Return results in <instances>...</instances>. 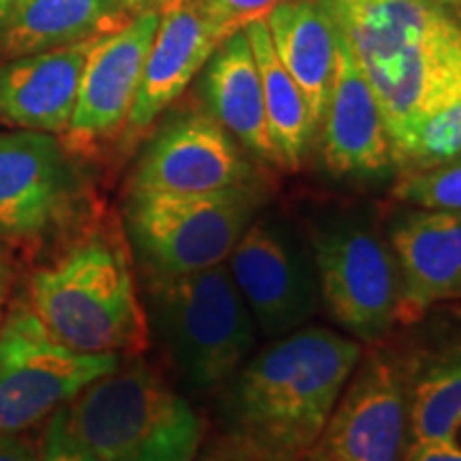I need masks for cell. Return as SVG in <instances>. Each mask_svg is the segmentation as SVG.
<instances>
[{
	"label": "cell",
	"mask_w": 461,
	"mask_h": 461,
	"mask_svg": "<svg viewBox=\"0 0 461 461\" xmlns=\"http://www.w3.org/2000/svg\"><path fill=\"white\" fill-rule=\"evenodd\" d=\"M0 461H41V448L24 434H0Z\"/></svg>",
	"instance_id": "27"
},
{
	"label": "cell",
	"mask_w": 461,
	"mask_h": 461,
	"mask_svg": "<svg viewBox=\"0 0 461 461\" xmlns=\"http://www.w3.org/2000/svg\"><path fill=\"white\" fill-rule=\"evenodd\" d=\"M26 302L50 336L75 353L122 357L146 344L148 319L118 229L86 230L34 269Z\"/></svg>",
	"instance_id": "3"
},
{
	"label": "cell",
	"mask_w": 461,
	"mask_h": 461,
	"mask_svg": "<svg viewBox=\"0 0 461 461\" xmlns=\"http://www.w3.org/2000/svg\"><path fill=\"white\" fill-rule=\"evenodd\" d=\"M361 357V342L325 327L276 338L218 391L229 448L261 461H302Z\"/></svg>",
	"instance_id": "1"
},
{
	"label": "cell",
	"mask_w": 461,
	"mask_h": 461,
	"mask_svg": "<svg viewBox=\"0 0 461 461\" xmlns=\"http://www.w3.org/2000/svg\"><path fill=\"white\" fill-rule=\"evenodd\" d=\"M227 269L265 338L302 330L319 310L314 261L282 222H252L229 255Z\"/></svg>",
	"instance_id": "11"
},
{
	"label": "cell",
	"mask_w": 461,
	"mask_h": 461,
	"mask_svg": "<svg viewBox=\"0 0 461 461\" xmlns=\"http://www.w3.org/2000/svg\"><path fill=\"white\" fill-rule=\"evenodd\" d=\"M82 184L68 149L51 132L0 135V238L37 241L77 214Z\"/></svg>",
	"instance_id": "10"
},
{
	"label": "cell",
	"mask_w": 461,
	"mask_h": 461,
	"mask_svg": "<svg viewBox=\"0 0 461 461\" xmlns=\"http://www.w3.org/2000/svg\"><path fill=\"white\" fill-rule=\"evenodd\" d=\"M224 37L199 0H167L126 120L131 137L157 122L207 65Z\"/></svg>",
	"instance_id": "15"
},
{
	"label": "cell",
	"mask_w": 461,
	"mask_h": 461,
	"mask_svg": "<svg viewBox=\"0 0 461 461\" xmlns=\"http://www.w3.org/2000/svg\"><path fill=\"white\" fill-rule=\"evenodd\" d=\"M265 22L276 54L302 90L319 131L336 77V24L321 0H282Z\"/></svg>",
	"instance_id": "18"
},
{
	"label": "cell",
	"mask_w": 461,
	"mask_h": 461,
	"mask_svg": "<svg viewBox=\"0 0 461 461\" xmlns=\"http://www.w3.org/2000/svg\"><path fill=\"white\" fill-rule=\"evenodd\" d=\"M96 39L3 62L0 120L24 131L62 135L71 122L86 60Z\"/></svg>",
	"instance_id": "17"
},
{
	"label": "cell",
	"mask_w": 461,
	"mask_h": 461,
	"mask_svg": "<svg viewBox=\"0 0 461 461\" xmlns=\"http://www.w3.org/2000/svg\"><path fill=\"white\" fill-rule=\"evenodd\" d=\"M261 75L265 113H267L269 140H272L278 167L286 171H299L308 158L310 143L316 137V126L310 115L302 90L288 75L276 54L267 22L255 20L246 26Z\"/></svg>",
	"instance_id": "22"
},
{
	"label": "cell",
	"mask_w": 461,
	"mask_h": 461,
	"mask_svg": "<svg viewBox=\"0 0 461 461\" xmlns=\"http://www.w3.org/2000/svg\"><path fill=\"white\" fill-rule=\"evenodd\" d=\"M336 48V77L321 124L322 165L338 177L380 176L393 165L383 112L338 28Z\"/></svg>",
	"instance_id": "16"
},
{
	"label": "cell",
	"mask_w": 461,
	"mask_h": 461,
	"mask_svg": "<svg viewBox=\"0 0 461 461\" xmlns=\"http://www.w3.org/2000/svg\"><path fill=\"white\" fill-rule=\"evenodd\" d=\"M14 285V265L5 250H0V327H3L5 316H7V299Z\"/></svg>",
	"instance_id": "29"
},
{
	"label": "cell",
	"mask_w": 461,
	"mask_h": 461,
	"mask_svg": "<svg viewBox=\"0 0 461 461\" xmlns=\"http://www.w3.org/2000/svg\"><path fill=\"white\" fill-rule=\"evenodd\" d=\"M201 90L212 115L241 146L265 163L278 165L269 140L261 75L246 28L222 39L207 60Z\"/></svg>",
	"instance_id": "19"
},
{
	"label": "cell",
	"mask_w": 461,
	"mask_h": 461,
	"mask_svg": "<svg viewBox=\"0 0 461 461\" xmlns=\"http://www.w3.org/2000/svg\"><path fill=\"white\" fill-rule=\"evenodd\" d=\"M120 0H11L0 22L9 56L39 54L118 31L124 22Z\"/></svg>",
	"instance_id": "20"
},
{
	"label": "cell",
	"mask_w": 461,
	"mask_h": 461,
	"mask_svg": "<svg viewBox=\"0 0 461 461\" xmlns=\"http://www.w3.org/2000/svg\"><path fill=\"white\" fill-rule=\"evenodd\" d=\"M391 157L402 173L431 169L461 157V101L414 126L397 146L391 148Z\"/></svg>",
	"instance_id": "23"
},
{
	"label": "cell",
	"mask_w": 461,
	"mask_h": 461,
	"mask_svg": "<svg viewBox=\"0 0 461 461\" xmlns=\"http://www.w3.org/2000/svg\"><path fill=\"white\" fill-rule=\"evenodd\" d=\"M68 428L103 461H197L203 420L141 361L88 384L65 406Z\"/></svg>",
	"instance_id": "5"
},
{
	"label": "cell",
	"mask_w": 461,
	"mask_h": 461,
	"mask_svg": "<svg viewBox=\"0 0 461 461\" xmlns=\"http://www.w3.org/2000/svg\"><path fill=\"white\" fill-rule=\"evenodd\" d=\"M393 194L414 210L461 212V157L431 169L402 173Z\"/></svg>",
	"instance_id": "24"
},
{
	"label": "cell",
	"mask_w": 461,
	"mask_h": 461,
	"mask_svg": "<svg viewBox=\"0 0 461 461\" xmlns=\"http://www.w3.org/2000/svg\"><path fill=\"white\" fill-rule=\"evenodd\" d=\"M252 182V167L214 115L182 113L160 126L131 177V193H218Z\"/></svg>",
	"instance_id": "12"
},
{
	"label": "cell",
	"mask_w": 461,
	"mask_h": 461,
	"mask_svg": "<svg viewBox=\"0 0 461 461\" xmlns=\"http://www.w3.org/2000/svg\"><path fill=\"white\" fill-rule=\"evenodd\" d=\"M165 3L167 0H120V5H122L126 15H137V14H143V11H152V9L160 11Z\"/></svg>",
	"instance_id": "30"
},
{
	"label": "cell",
	"mask_w": 461,
	"mask_h": 461,
	"mask_svg": "<svg viewBox=\"0 0 461 461\" xmlns=\"http://www.w3.org/2000/svg\"><path fill=\"white\" fill-rule=\"evenodd\" d=\"M9 3H11V0H0V22H3V17H5V11H7Z\"/></svg>",
	"instance_id": "33"
},
{
	"label": "cell",
	"mask_w": 461,
	"mask_h": 461,
	"mask_svg": "<svg viewBox=\"0 0 461 461\" xmlns=\"http://www.w3.org/2000/svg\"><path fill=\"white\" fill-rule=\"evenodd\" d=\"M312 261L327 312L361 344L389 336L400 316V269L370 222L336 218L312 233Z\"/></svg>",
	"instance_id": "8"
},
{
	"label": "cell",
	"mask_w": 461,
	"mask_h": 461,
	"mask_svg": "<svg viewBox=\"0 0 461 461\" xmlns=\"http://www.w3.org/2000/svg\"><path fill=\"white\" fill-rule=\"evenodd\" d=\"M199 461H261V459H255V457H250V455H244V453L235 451V448L227 447V448H222V451L203 455Z\"/></svg>",
	"instance_id": "31"
},
{
	"label": "cell",
	"mask_w": 461,
	"mask_h": 461,
	"mask_svg": "<svg viewBox=\"0 0 461 461\" xmlns=\"http://www.w3.org/2000/svg\"><path fill=\"white\" fill-rule=\"evenodd\" d=\"M387 241L400 269L397 321L411 325L434 305L461 302V212H406Z\"/></svg>",
	"instance_id": "14"
},
{
	"label": "cell",
	"mask_w": 461,
	"mask_h": 461,
	"mask_svg": "<svg viewBox=\"0 0 461 461\" xmlns=\"http://www.w3.org/2000/svg\"><path fill=\"white\" fill-rule=\"evenodd\" d=\"M158 22L160 11H143L118 31L96 39L86 60L71 122L62 132L67 149L86 152L124 129Z\"/></svg>",
	"instance_id": "13"
},
{
	"label": "cell",
	"mask_w": 461,
	"mask_h": 461,
	"mask_svg": "<svg viewBox=\"0 0 461 461\" xmlns=\"http://www.w3.org/2000/svg\"><path fill=\"white\" fill-rule=\"evenodd\" d=\"M199 3L207 17L229 37L230 32L246 28L250 22L263 20L282 0H199Z\"/></svg>",
	"instance_id": "26"
},
{
	"label": "cell",
	"mask_w": 461,
	"mask_h": 461,
	"mask_svg": "<svg viewBox=\"0 0 461 461\" xmlns=\"http://www.w3.org/2000/svg\"><path fill=\"white\" fill-rule=\"evenodd\" d=\"M148 327L184 391L218 393L257 342V325L227 265L149 278Z\"/></svg>",
	"instance_id": "4"
},
{
	"label": "cell",
	"mask_w": 461,
	"mask_h": 461,
	"mask_svg": "<svg viewBox=\"0 0 461 461\" xmlns=\"http://www.w3.org/2000/svg\"><path fill=\"white\" fill-rule=\"evenodd\" d=\"M402 461H461V434L440 445L414 448L403 455Z\"/></svg>",
	"instance_id": "28"
},
{
	"label": "cell",
	"mask_w": 461,
	"mask_h": 461,
	"mask_svg": "<svg viewBox=\"0 0 461 461\" xmlns=\"http://www.w3.org/2000/svg\"><path fill=\"white\" fill-rule=\"evenodd\" d=\"M434 3L445 7L447 11H451V14L461 22V0H434Z\"/></svg>",
	"instance_id": "32"
},
{
	"label": "cell",
	"mask_w": 461,
	"mask_h": 461,
	"mask_svg": "<svg viewBox=\"0 0 461 461\" xmlns=\"http://www.w3.org/2000/svg\"><path fill=\"white\" fill-rule=\"evenodd\" d=\"M120 363V355L75 353L50 336L28 302L11 303L0 327V434H24Z\"/></svg>",
	"instance_id": "7"
},
{
	"label": "cell",
	"mask_w": 461,
	"mask_h": 461,
	"mask_svg": "<svg viewBox=\"0 0 461 461\" xmlns=\"http://www.w3.org/2000/svg\"><path fill=\"white\" fill-rule=\"evenodd\" d=\"M263 190L244 184L218 193H129L126 235L149 278L203 272L227 261L255 222Z\"/></svg>",
	"instance_id": "6"
},
{
	"label": "cell",
	"mask_w": 461,
	"mask_h": 461,
	"mask_svg": "<svg viewBox=\"0 0 461 461\" xmlns=\"http://www.w3.org/2000/svg\"><path fill=\"white\" fill-rule=\"evenodd\" d=\"M41 461H103L73 434L67 423L65 406L51 414L41 442Z\"/></svg>",
	"instance_id": "25"
},
{
	"label": "cell",
	"mask_w": 461,
	"mask_h": 461,
	"mask_svg": "<svg viewBox=\"0 0 461 461\" xmlns=\"http://www.w3.org/2000/svg\"><path fill=\"white\" fill-rule=\"evenodd\" d=\"M376 96L391 148L461 101V22L434 0H321Z\"/></svg>",
	"instance_id": "2"
},
{
	"label": "cell",
	"mask_w": 461,
	"mask_h": 461,
	"mask_svg": "<svg viewBox=\"0 0 461 461\" xmlns=\"http://www.w3.org/2000/svg\"><path fill=\"white\" fill-rule=\"evenodd\" d=\"M406 363L393 350H363L325 428L302 461H402Z\"/></svg>",
	"instance_id": "9"
},
{
	"label": "cell",
	"mask_w": 461,
	"mask_h": 461,
	"mask_svg": "<svg viewBox=\"0 0 461 461\" xmlns=\"http://www.w3.org/2000/svg\"><path fill=\"white\" fill-rule=\"evenodd\" d=\"M406 445H440L461 434V333L406 359Z\"/></svg>",
	"instance_id": "21"
}]
</instances>
